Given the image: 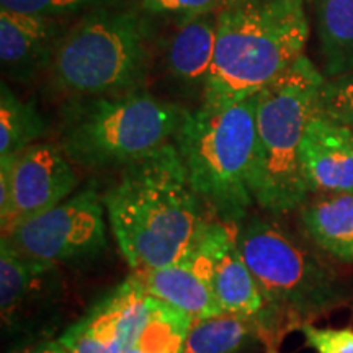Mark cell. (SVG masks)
<instances>
[{
	"mask_svg": "<svg viewBox=\"0 0 353 353\" xmlns=\"http://www.w3.org/2000/svg\"><path fill=\"white\" fill-rule=\"evenodd\" d=\"M103 205L132 272L182 260L208 221L175 143L123 165Z\"/></svg>",
	"mask_w": 353,
	"mask_h": 353,
	"instance_id": "cell-1",
	"label": "cell"
},
{
	"mask_svg": "<svg viewBox=\"0 0 353 353\" xmlns=\"http://www.w3.org/2000/svg\"><path fill=\"white\" fill-rule=\"evenodd\" d=\"M306 0H224L203 105H232L259 94L304 56Z\"/></svg>",
	"mask_w": 353,
	"mask_h": 353,
	"instance_id": "cell-2",
	"label": "cell"
},
{
	"mask_svg": "<svg viewBox=\"0 0 353 353\" xmlns=\"http://www.w3.org/2000/svg\"><path fill=\"white\" fill-rule=\"evenodd\" d=\"M237 244L262 291L263 342L278 347L286 327L347 306L352 290L339 272L288 229L260 216L237 228Z\"/></svg>",
	"mask_w": 353,
	"mask_h": 353,
	"instance_id": "cell-3",
	"label": "cell"
},
{
	"mask_svg": "<svg viewBox=\"0 0 353 353\" xmlns=\"http://www.w3.org/2000/svg\"><path fill=\"white\" fill-rule=\"evenodd\" d=\"M257 94L232 105L190 110L175 136L190 182L216 219L241 224L254 205Z\"/></svg>",
	"mask_w": 353,
	"mask_h": 353,
	"instance_id": "cell-4",
	"label": "cell"
},
{
	"mask_svg": "<svg viewBox=\"0 0 353 353\" xmlns=\"http://www.w3.org/2000/svg\"><path fill=\"white\" fill-rule=\"evenodd\" d=\"M324 83L325 77L304 54L257 94L252 195L260 208L273 216L303 208L311 195L299 145Z\"/></svg>",
	"mask_w": 353,
	"mask_h": 353,
	"instance_id": "cell-5",
	"label": "cell"
},
{
	"mask_svg": "<svg viewBox=\"0 0 353 353\" xmlns=\"http://www.w3.org/2000/svg\"><path fill=\"white\" fill-rule=\"evenodd\" d=\"M187 112L138 90L90 97L68 110L59 145L85 169L123 167L174 143Z\"/></svg>",
	"mask_w": 353,
	"mask_h": 353,
	"instance_id": "cell-6",
	"label": "cell"
},
{
	"mask_svg": "<svg viewBox=\"0 0 353 353\" xmlns=\"http://www.w3.org/2000/svg\"><path fill=\"white\" fill-rule=\"evenodd\" d=\"M148 32L136 13L95 10L61 38L51 63L57 92L103 97L136 92L149 69Z\"/></svg>",
	"mask_w": 353,
	"mask_h": 353,
	"instance_id": "cell-7",
	"label": "cell"
},
{
	"mask_svg": "<svg viewBox=\"0 0 353 353\" xmlns=\"http://www.w3.org/2000/svg\"><path fill=\"white\" fill-rule=\"evenodd\" d=\"M64 280L59 265L30 260L0 241V314L3 341L21 348L46 341L61 321Z\"/></svg>",
	"mask_w": 353,
	"mask_h": 353,
	"instance_id": "cell-8",
	"label": "cell"
},
{
	"mask_svg": "<svg viewBox=\"0 0 353 353\" xmlns=\"http://www.w3.org/2000/svg\"><path fill=\"white\" fill-rule=\"evenodd\" d=\"M20 255L43 263H68L99 255L107 247L103 198L85 188L54 208L26 219L2 236Z\"/></svg>",
	"mask_w": 353,
	"mask_h": 353,
	"instance_id": "cell-9",
	"label": "cell"
},
{
	"mask_svg": "<svg viewBox=\"0 0 353 353\" xmlns=\"http://www.w3.org/2000/svg\"><path fill=\"white\" fill-rule=\"evenodd\" d=\"M76 187L77 174L61 145L34 143L0 159L2 236L65 201Z\"/></svg>",
	"mask_w": 353,
	"mask_h": 353,
	"instance_id": "cell-10",
	"label": "cell"
},
{
	"mask_svg": "<svg viewBox=\"0 0 353 353\" xmlns=\"http://www.w3.org/2000/svg\"><path fill=\"white\" fill-rule=\"evenodd\" d=\"M231 226L208 219L188 252L208 276L224 312L255 316L262 324L267 304L237 244V229L232 231Z\"/></svg>",
	"mask_w": 353,
	"mask_h": 353,
	"instance_id": "cell-11",
	"label": "cell"
},
{
	"mask_svg": "<svg viewBox=\"0 0 353 353\" xmlns=\"http://www.w3.org/2000/svg\"><path fill=\"white\" fill-rule=\"evenodd\" d=\"M149 294L134 276H128L92 304L81 319L69 325L59 341L69 353H125L143 322Z\"/></svg>",
	"mask_w": 353,
	"mask_h": 353,
	"instance_id": "cell-12",
	"label": "cell"
},
{
	"mask_svg": "<svg viewBox=\"0 0 353 353\" xmlns=\"http://www.w3.org/2000/svg\"><path fill=\"white\" fill-rule=\"evenodd\" d=\"M299 162L309 192L353 193V131L314 114L299 145Z\"/></svg>",
	"mask_w": 353,
	"mask_h": 353,
	"instance_id": "cell-13",
	"label": "cell"
},
{
	"mask_svg": "<svg viewBox=\"0 0 353 353\" xmlns=\"http://www.w3.org/2000/svg\"><path fill=\"white\" fill-rule=\"evenodd\" d=\"M63 20L0 10V61L19 82H32L51 68L57 44L64 37Z\"/></svg>",
	"mask_w": 353,
	"mask_h": 353,
	"instance_id": "cell-14",
	"label": "cell"
},
{
	"mask_svg": "<svg viewBox=\"0 0 353 353\" xmlns=\"http://www.w3.org/2000/svg\"><path fill=\"white\" fill-rule=\"evenodd\" d=\"M132 276L149 296L170 304L192 319L224 312L214 296L208 276L190 252L179 262L161 268L132 272Z\"/></svg>",
	"mask_w": 353,
	"mask_h": 353,
	"instance_id": "cell-15",
	"label": "cell"
},
{
	"mask_svg": "<svg viewBox=\"0 0 353 353\" xmlns=\"http://www.w3.org/2000/svg\"><path fill=\"white\" fill-rule=\"evenodd\" d=\"M219 8L180 21L165 48V69L190 90L205 92L214 59Z\"/></svg>",
	"mask_w": 353,
	"mask_h": 353,
	"instance_id": "cell-16",
	"label": "cell"
},
{
	"mask_svg": "<svg viewBox=\"0 0 353 353\" xmlns=\"http://www.w3.org/2000/svg\"><path fill=\"white\" fill-rule=\"evenodd\" d=\"M307 239L324 254L353 263V193L319 195L301 208Z\"/></svg>",
	"mask_w": 353,
	"mask_h": 353,
	"instance_id": "cell-17",
	"label": "cell"
},
{
	"mask_svg": "<svg viewBox=\"0 0 353 353\" xmlns=\"http://www.w3.org/2000/svg\"><path fill=\"white\" fill-rule=\"evenodd\" d=\"M257 341L263 342L259 317L221 312L192 321L183 353H244Z\"/></svg>",
	"mask_w": 353,
	"mask_h": 353,
	"instance_id": "cell-18",
	"label": "cell"
},
{
	"mask_svg": "<svg viewBox=\"0 0 353 353\" xmlns=\"http://www.w3.org/2000/svg\"><path fill=\"white\" fill-rule=\"evenodd\" d=\"M317 33L325 74L353 70V0H314Z\"/></svg>",
	"mask_w": 353,
	"mask_h": 353,
	"instance_id": "cell-19",
	"label": "cell"
},
{
	"mask_svg": "<svg viewBox=\"0 0 353 353\" xmlns=\"http://www.w3.org/2000/svg\"><path fill=\"white\" fill-rule=\"evenodd\" d=\"M192 317L149 296L148 311L125 353H183Z\"/></svg>",
	"mask_w": 353,
	"mask_h": 353,
	"instance_id": "cell-20",
	"label": "cell"
},
{
	"mask_svg": "<svg viewBox=\"0 0 353 353\" xmlns=\"http://www.w3.org/2000/svg\"><path fill=\"white\" fill-rule=\"evenodd\" d=\"M0 92V159L15 156L37 143L46 132L34 105L20 100L6 82Z\"/></svg>",
	"mask_w": 353,
	"mask_h": 353,
	"instance_id": "cell-21",
	"label": "cell"
},
{
	"mask_svg": "<svg viewBox=\"0 0 353 353\" xmlns=\"http://www.w3.org/2000/svg\"><path fill=\"white\" fill-rule=\"evenodd\" d=\"M316 114L353 131V70L325 81Z\"/></svg>",
	"mask_w": 353,
	"mask_h": 353,
	"instance_id": "cell-22",
	"label": "cell"
},
{
	"mask_svg": "<svg viewBox=\"0 0 353 353\" xmlns=\"http://www.w3.org/2000/svg\"><path fill=\"white\" fill-rule=\"evenodd\" d=\"M94 3L95 0H0V10L63 20Z\"/></svg>",
	"mask_w": 353,
	"mask_h": 353,
	"instance_id": "cell-23",
	"label": "cell"
},
{
	"mask_svg": "<svg viewBox=\"0 0 353 353\" xmlns=\"http://www.w3.org/2000/svg\"><path fill=\"white\" fill-rule=\"evenodd\" d=\"M224 0H141L143 10L149 15L180 21L195 19L201 13L216 10Z\"/></svg>",
	"mask_w": 353,
	"mask_h": 353,
	"instance_id": "cell-24",
	"label": "cell"
},
{
	"mask_svg": "<svg viewBox=\"0 0 353 353\" xmlns=\"http://www.w3.org/2000/svg\"><path fill=\"white\" fill-rule=\"evenodd\" d=\"M299 329L316 353H353L352 329H319L311 322H304Z\"/></svg>",
	"mask_w": 353,
	"mask_h": 353,
	"instance_id": "cell-25",
	"label": "cell"
},
{
	"mask_svg": "<svg viewBox=\"0 0 353 353\" xmlns=\"http://www.w3.org/2000/svg\"><path fill=\"white\" fill-rule=\"evenodd\" d=\"M15 353H69V350L63 345V343H61L59 339H57V341L46 339V341L37 342L33 343V345H28L21 348V350H17Z\"/></svg>",
	"mask_w": 353,
	"mask_h": 353,
	"instance_id": "cell-26",
	"label": "cell"
},
{
	"mask_svg": "<svg viewBox=\"0 0 353 353\" xmlns=\"http://www.w3.org/2000/svg\"><path fill=\"white\" fill-rule=\"evenodd\" d=\"M267 352H268V353H278V348H276V347H268Z\"/></svg>",
	"mask_w": 353,
	"mask_h": 353,
	"instance_id": "cell-27",
	"label": "cell"
}]
</instances>
